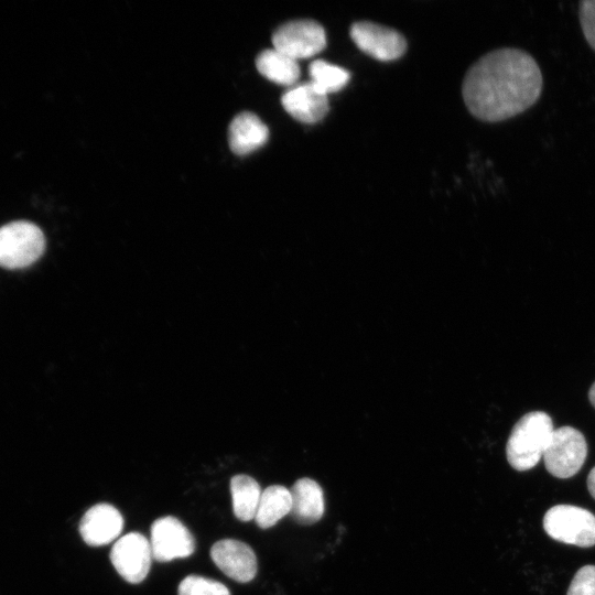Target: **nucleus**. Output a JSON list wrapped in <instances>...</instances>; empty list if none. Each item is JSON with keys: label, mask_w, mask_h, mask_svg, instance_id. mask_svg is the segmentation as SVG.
<instances>
[{"label": "nucleus", "mask_w": 595, "mask_h": 595, "mask_svg": "<svg viewBox=\"0 0 595 595\" xmlns=\"http://www.w3.org/2000/svg\"><path fill=\"white\" fill-rule=\"evenodd\" d=\"M230 493L237 519L246 522L255 519L262 493L257 480L248 475H236L230 479Z\"/></svg>", "instance_id": "nucleus-17"}, {"label": "nucleus", "mask_w": 595, "mask_h": 595, "mask_svg": "<svg viewBox=\"0 0 595 595\" xmlns=\"http://www.w3.org/2000/svg\"><path fill=\"white\" fill-rule=\"evenodd\" d=\"M542 86L541 69L528 52L502 47L488 52L468 68L462 94L474 117L497 122L533 106Z\"/></svg>", "instance_id": "nucleus-1"}, {"label": "nucleus", "mask_w": 595, "mask_h": 595, "mask_svg": "<svg viewBox=\"0 0 595 595\" xmlns=\"http://www.w3.org/2000/svg\"><path fill=\"white\" fill-rule=\"evenodd\" d=\"M588 398L593 407L595 408V382L592 385L589 391H588Z\"/></svg>", "instance_id": "nucleus-23"}, {"label": "nucleus", "mask_w": 595, "mask_h": 595, "mask_svg": "<svg viewBox=\"0 0 595 595\" xmlns=\"http://www.w3.org/2000/svg\"><path fill=\"white\" fill-rule=\"evenodd\" d=\"M553 431L548 413L532 411L522 415L513 425L506 445L511 467L520 472L533 468L543 457Z\"/></svg>", "instance_id": "nucleus-2"}, {"label": "nucleus", "mask_w": 595, "mask_h": 595, "mask_svg": "<svg viewBox=\"0 0 595 595\" xmlns=\"http://www.w3.org/2000/svg\"><path fill=\"white\" fill-rule=\"evenodd\" d=\"M123 528L119 510L109 504H97L89 508L79 523L83 540L91 547H100L116 540Z\"/></svg>", "instance_id": "nucleus-11"}, {"label": "nucleus", "mask_w": 595, "mask_h": 595, "mask_svg": "<svg viewBox=\"0 0 595 595\" xmlns=\"http://www.w3.org/2000/svg\"><path fill=\"white\" fill-rule=\"evenodd\" d=\"M578 6L582 31L587 43L595 51V0H584Z\"/></svg>", "instance_id": "nucleus-21"}, {"label": "nucleus", "mask_w": 595, "mask_h": 595, "mask_svg": "<svg viewBox=\"0 0 595 595\" xmlns=\"http://www.w3.org/2000/svg\"><path fill=\"white\" fill-rule=\"evenodd\" d=\"M258 72L267 79L284 86H291L300 77L298 61L275 48L260 52L256 58Z\"/></svg>", "instance_id": "nucleus-15"}, {"label": "nucleus", "mask_w": 595, "mask_h": 595, "mask_svg": "<svg viewBox=\"0 0 595 595\" xmlns=\"http://www.w3.org/2000/svg\"><path fill=\"white\" fill-rule=\"evenodd\" d=\"M291 508L290 490L282 485H272L261 493L255 520L260 528L268 529L290 513Z\"/></svg>", "instance_id": "nucleus-16"}, {"label": "nucleus", "mask_w": 595, "mask_h": 595, "mask_svg": "<svg viewBox=\"0 0 595 595\" xmlns=\"http://www.w3.org/2000/svg\"><path fill=\"white\" fill-rule=\"evenodd\" d=\"M291 515L301 524H313L324 513V495L321 486L311 478H300L290 489Z\"/></svg>", "instance_id": "nucleus-14"}, {"label": "nucleus", "mask_w": 595, "mask_h": 595, "mask_svg": "<svg viewBox=\"0 0 595 595\" xmlns=\"http://www.w3.org/2000/svg\"><path fill=\"white\" fill-rule=\"evenodd\" d=\"M544 531L552 539L582 548L595 544V516L572 505L551 507L543 517Z\"/></svg>", "instance_id": "nucleus-4"}, {"label": "nucleus", "mask_w": 595, "mask_h": 595, "mask_svg": "<svg viewBox=\"0 0 595 595\" xmlns=\"http://www.w3.org/2000/svg\"><path fill=\"white\" fill-rule=\"evenodd\" d=\"M210 558L221 572L239 583L250 582L257 574L256 554L245 542L219 540L213 544Z\"/></svg>", "instance_id": "nucleus-10"}, {"label": "nucleus", "mask_w": 595, "mask_h": 595, "mask_svg": "<svg viewBox=\"0 0 595 595\" xmlns=\"http://www.w3.org/2000/svg\"><path fill=\"white\" fill-rule=\"evenodd\" d=\"M151 559L150 541L139 532H130L119 538L110 551V561L116 571L132 584L147 577Z\"/></svg>", "instance_id": "nucleus-7"}, {"label": "nucleus", "mask_w": 595, "mask_h": 595, "mask_svg": "<svg viewBox=\"0 0 595 595\" xmlns=\"http://www.w3.org/2000/svg\"><path fill=\"white\" fill-rule=\"evenodd\" d=\"M150 545L154 560L169 562L190 556L195 550V540L181 520L166 516L152 523Z\"/></svg>", "instance_id": "nucleus-8"}, {"label": "nucleus", "mask_w": 595, "mask_h": 595, "mask_svg": "<svg viewBox=\"0 0 595 595\" xmlns=\"http://www.w3.org/2000/svg\"><path fill=\"white\" fill-rule=\"evenodd\" d=\"M178 595H230L218 581L199 575H188L178 585Z\"/></svg>", "instance_id": "nucleus-19"}, {"label": "nucleus", "mask_w": 595, "mask_h": 595, "mask_svg": "<svg viewBox=\"0 0 595 595\" xmlns=\"http://www.w3.org/2000/svg\"><path fill=\"white\" fill-rule=\"evenodd\" d=\"M587 488L592 497L595 499V467H593L588 474Z\"/></svg>", "instance_id": "nucleus-22"}, {"label": "nucleus", "mask_w": 595, "mask_h": 595, "mask_svg": "<svg viewBox=\"0 0 595 595\" xmlns=\"http://www.w3.org/2000/svg\"><path fill=\"white\" fill-rule=\"evenodd\" d=\"M566 595H595V565H585L576 572Z\"/></svg>", "instance_id": "nucleus-20"}, {"label": "nucleus", "mask_w": 595, "mask_h": 595, "mask_svg": "<svg viewBox=\"0 0 595 595\" xmlns=\"http://www.w3.org/2000/svg\"><path fill=\"white\" fill-rule=\"evenodd\" d=\"M309 74L310 83L325 95L343 89L349 82V73L345 68L323 60L313 61Z\"/></svg>", "instance_id": "nucleus-18"}, {"label": "nucleus", "mask_w": 595, "mask_h": 595, "mask_svg": "<svg viewBox=\"0 0 595 595\" xmlns=\"http://www.w3.org/2000/svg\"><path fill=\"white\" fill-rule=\"evenodd\" d=\"M269 138V129L250 111L238 113L228 128V144L237 155H246L262 147Z\"/></svg>", "instance_id": "nucleus-13"}, {"label": "nucleus", "mask_w": 595, "mask_h": 595, "mask_svg": "<svg viewBox=\"0 0 595 595\" xmlns=\"http://www.w3.org/2000/svg\"><path fill=\"white\" fill-rule=\"evenodd\" d=\"M45 237L34 224L19 220L0 227V267L22 269L44 252Z\"/></svg>", "instance_id": "nucleus-3"}, {"label": "nucleus", "mask_w": 595, "mask_h": 595, "mask_svg": "<svg viewBox=\"0 0 595 595\" xmlns=\"http://www.w3.org/2000/svg\"><path fill=\"white\" fill-rule=\"evenodd\" d=\"M349 33L359 50L379 61L397 60L407 50V42L402 34L374 22H355Z\"/></svg>", "instance_id": "nucleus-9"}, {"label": "nucleus", "mask_w": 595, "mask_h": 595, "mask_svg": "<svg viewBox=\"0 0 595 595\" xmlns=\"http://www.w3.org/2000/svg\"><path fill=\"white\" fill-rule=\"evenodd\" d=\"M284 110L303 123H315L328 111L327 95L317 90L310 82L286 90L281 97Z\"/></svg>", "instance_id": "nucleus-12"}, {"label": "nucleus", "mask_w": 595, "mask_h": 595, "mask_svg": "<svg viewBox=\"0 0 595 595\" xmlns=\"http://www.w3.org/2000/svg\"><path fill=\"white\" fill-rule=\"evenodd\" d=\"M273 48L298 61L320 53L326 46L324 28L314 20H293L272 34Z\"/></svg>", "instance_id": "nucleus-6"}, {"label": "nucleus", "mask_w": 595, "mask_h": 595, "mask_svg": "<svg viewBox=\"0 0 595 595\" xmlns=\"http://www.w3.org/2000/svg\"><path fill=\"white\" fill-rule=\"evenodd\" d=\"M587 456L584 435L572 426L554 429L544 451L543 461L548 472L558 478L574 476Z\"/></svg>", "instance_id": "nucleus-5"}]
</instances>
